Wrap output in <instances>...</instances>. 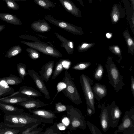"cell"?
<instances>
[{"mask_svg":"<svg viewBox=\"0 0 134 134\" xmlns=\"http://www.w3.org/2000/svg\"><path fill=\"white\" fill-rule=\"evenodd\" d=\"M17 70L20 77L24 80L25 76L28 74L26 71V66L22 63H18L17 65Z\"/></svg>","mask_w":134,"mask_h":134,"instance_id":"cell-29","label":"cell"},{"mask_svg":"<svg viewBox=\"0 0 134 134\" xmlns=\"http://www.w3.org/2000/svg\"><path fill=\"white\" fill-rule=\"evenodd\" d=\"M106 36L107 38H109L111 37L112 35L111 34H110L109 33H107Z\"/></svg>","mask_w":134,"mask_h":134,"instance_id":"cell-51","label":"cell"},{"mask_svg":"<svg viewBox=\"0 0 134 134\" xmlns=\"http://www.w3.org/2000/svg\"><path fill=\"white\" fill-rule=\"evenodd\" d=\"M22 51L21 47L19 45H16L11 48L6 53L5 57L8 59L15 56L21 53Z\"/></svg>","mask_w":134,"mask_h":134,"instance_id":"cell-27","label":"cell"},{"mask_svg":"<svg viewBox=\"0 0 134 134\" xmlns=\"http://www.w3.org/2000/svg\"></svg>","mask_w":134,"mask_h":134,"instance_id":"cell-58","label":"cell"},{"mask_svg":"<svg viewBox=\"0 0 134 134\" xmlns=\"http://www.w3.org/2000/svg\"><path fill=\"white\" fill-rule=\"evenodd\" d=\"M108 49L110 52L119 57V59L117 62L120 64L122 59V54L120 47L117 45H112L109 46Z\"/></svg>","mask_w":134,"mask_h":134,"instance_id":"cell-32","label":"cell"},{"mask_svg":"<svg viewBox=\"0 0 134 134\" xmlns=\"http://www.w3.org/2000/svg\"><path fill=\"white\" fill-rule=\"evenodd\" d=\"M86 125L92 134H102L100 130L95 125L88 121H86Z\"/></svg>","mask_w":134,"mask_h":134,"instance_id":"cell-36","label":"cell"},{"mask_svg":"<svg viewBox=\"0 0 134 134\" xmlns=\"http://www.w3.org/2000/svg\"><path fill=\"white\" fill-rule=\"evenodd\" d=\"M106 67L109 82L116 92H119L122 89L124 85L123 77L120 74L115 64L113 61L112 57H108Z\"/></svg>","mask_w":134,"mask_h":134,"instance_id":"cell-1","label":"cell"},{"mask_svg":"<svg viewBox=\"0 0 134 134\" xmlns=\"http://www.w3.org/2000/svg\"><path fill=\"white\" fill-rule=\"evenodd\" d=\"M28 75L34 80L38 89L44 95L45 98L48 99H50L49 92L40 76L33 69L28 70Z\"/></svg>","mask_w":134,"mask_h":134,"instance_id":"cell-9","label":"cell"},{"mask_svg":"<svg viewBox=\"0 0 134 134\" xmlns=\"http://www.w3.org/2000/svg\"><path fill=\"white\" fill-rule=\"evenodd\" d=\"M122 35L126 42L129 53H131L132 55H133L134 53L133 40L131 37L129 31L127 30L123 32Z\"/></svg>","mask_w":134,"mask_h":134,"instance_id":"cell-25","label":"cell"},{"mask_svg":"<svg viewBox=\"0 0 134 134\" xmlns=\"http://www.w3.org/2000/svg\"><path fill=\"white\" fill-rule=\"evenodd\" d=\"M41 123L42 122H40L36 123L28 127L24 130L20 132L19 134H28L30 131L37 128L38 126L40 125Z\"/></svg>","mask_w":134,"mask_h":134,"instance_id":"cell-40","label":"cell"},{"mask_svg":"<svg viewBox=\"0 0 134 134\" xmlns=\"http://www.w3.org/2000/svg\"><path fill=\"white\" fill-rule=\"evenodd\" d=\"M71 64V63L68 59H62L56 63L51 79L53 80L55 79L59 74L65 68L68 69Z\"/></svg>","mask_w":134,"mask_h":134,"instance_id":"cell-19","label":"cell"},{"mask_svg":"<svg viewBox=\"0 0 134 134\" xmlns=\"http://www.w3.org/2000/svg\"><path fill=\"white\" fill-rule=\"evenodd\" d=\"M105 102H104L101 104H99L98 105V107L100 109L99 116L100 124L102 129L104 132H106L110 127L108 112V104L105 107Z\"/></svg>","mask_w":134,"mask_h":134,"instance_id":"cell-12","label":"cell"},{"mask_svg":"<svg viewBox=\"0 0 134 134\" xmlns=\"http://www.w3.org/2000/svg\"><path fill=\"white\" fill-rule=\"evenodd\" d=\"M118 132V130H116L115 131L114 133V134H117Z\"/></svg>","mask_w":134,"mask_h":134,"instance_id":"cell-56","label":"cell"},{"mask_svg":"<svg viewBox=\"0 0 134 134\" xmlns=\"http://www.w3.org/2000/svg\"><path fill=\"white\" fill-rule=\"evenodd\" d=\"M122 132L124 134H134V127H130Z\"/></svg>","mask_w":134,"mask_h":134,"instance_id":"cell-48","label":"cell"},{"mask_svg":"<svg viewBox=\"0 0 134 134\" xmlns=\"http://www.w3.org/2000/svg\"><path fill=\"white\" fill-rule=\"evenodd\" d=\"M62 122L63 124L67 127L69 126L70 124V120L69 118L67 116H64L62 118Z\"/></svg>","mask_w":134,"mask_h":134,"instance_id":"cell-44","label":"cell"},{"mask_svg":"<svg viewBox=\"0 0 134 134\" xmlns=\"http://www.w3.org/2000/svg\"><path fill=\"white\" fill-rule=\"evenodd\" d=\"M31 27L34 31L40 33H44L50 31L51 27L44 19L35 21L32 23Z\"/></svg>","mask_w":134,"mask_h":134,"instance_id":"cell-20","label":"cell"},{"mask_svg":"<svg viewBox=\"0 0 134 134\" xmlns=\"http://www.w3.org/2000/svg\"><path fill=\"white\" fill-rule=\"evenodd\" d=\"M86 108L87 111L89 116H91L95 114V112L90 107L87 106Z\"/></svg>","mask_w":134,"mask_h":134,"instance_id":"cell-49","label":"cell"},{"mask_svg":"<svg viewBox=\"0 0 134 134\" xmlns=\"http://www.w3.org/2000/svg\"><path fill=\"white\" fill-rule=\"evenodd\" d=\"M35 99L34 98L23 96L5 97L0 98V102L9 104H16L17 103L29 100Z\"/></svg>","mask_w":134,"mask_h":134,"instance_id":"cell-22","label":"cell"},{"mask_svg":"<svg viewBox=\"0 0 134 134\" xmlns=\"http://www.w3.org/2000/svg\"><path fill=\"white\" fill-rule=\"evenodd\" d=\"M61 131L59 130L56 126V122L52 126L47 128L45 131L41 132L40 134H61Z\"/></svg>","mask_w":134,"mask_h":134,"instance_id":"cell-30","label":"cell"},{"mask_svg":"<svg viewBox=\"0 0 134 134\" xmlns=\"http://www.w3.org/2000/svg\"><path fill=\"white\" fill-rule=\"evenodd\" d=\"M54 62V60L48 62L43 66L39 71L41 77L46 82L49 80L53 73Z\"/></svg>","mask_w":134,"mask_h":134,"instance_id":"cell-16","label":"cell"},{"mask_svg":"<svg viewBox=\"0 0 134 134\" xmlns=\"http://www.w3.org/2000/svg\"><path fill=\"white\" fill-rule=\"evenodd\" d=\"M80 3V4L83 7H84V5L82 0H77Z\"/></svg>","mask_w":134,"mask_h":134,"instance_id":"cell-52","label":"cell"},{"mask_svg":"<svg viewBox=\"0 0 134 134\" xmlns=\"http://www.w3.org/2000/svg\"><path fill=\"white\" fill-rule=\"evenodd\" d=\"M42 96L40 92L36 89L29 86H24L20 87L17 91L13 92L12 94L6 97L13 96L26 97L34 98L41 96Z\"/></svg>","mask_w":134,"mask_h":134,"instance_id":"cell-11","label":"cell"},{"mask_svg":"<svg viewBox=\"0 0 134 134\" xmlns=\"http://www.w3.org/2000/svg\"><path fill=\"white\" fill-rule=\"evenodd\" d=\"M131 88L132 95L134 97V78L132 75L131 77Z\"/></svg>","mask_w":134,"mask_h":134,"instance_id":"cell-47","label":"cell"},{"mask_svg":"<svg viewBox=\"0 0 134 134\" xmlns=\"http://www.w3.org/2000/svg\"><path fill=\"white\" fill-rule=\"evenodd\" d=\"M14 1H26V0H13Z\"/></svg>","mask_w":134,"mask_h":134,"instance_id":"cell-55","label":"cell"},{"mask_svg":"<svg viewBox=\"0 0 134 134\" xmlns=\"http://www.w3.org/2000/svg\"><path fill=\"white\" fill-rule=\"evenodd\" d=\"M0 110L5 113H20L24 110L13 105L11 104L0 102Z\"/></svg>","mask_w":134,"mask_h":134,"instance_id":"cell-24","label":"cell"},{"mask_svg":"<svg viewBox=\"0 0 134 134\" xmlns=\"http://www.w3.org/2000/svg\"><path fill=\"white\" fill-rule=\"evenodd\" d=\"M67 109V106L61 102H58L55 104V110L57 113L66 111Z\"/></svg>","mask_w":134,"mask_h":134,"instance_id":"cell-39","label":"cell"},{"mask_svg":"<svg viewBox=\"0 0 134 134\" xmlns=\"http://www.w3.org/2000/svg\"><path fill=\"white\" fill-rule=\"evenodd\" d=\"M74 79V78L71 77L67 70L66 69L62 81L65 83L66 86L62 92L73 103L78 105L82 102L80 94L73 81Z\"/></svg>","mask_w":134,"mask_h":134,"instance_id":"cell-3","label":"cell"},{"mask_svg":"<svg viewBox=\"0 0 134 134\" xmlns=\"http://www.w3.org/2000/svg\"><path fill=\"white\" fill-rule=\"evenodd\" d=\"M20 37L24 39H28L34 41V42H40L39 40L36 37L29 35H22L19 36Z\"/></svg>","mask_w":134,"mask_h":134,"instance_id":"cell-43","label":"cell"},{"mask_svg":"<svg viewBox=\"0 0 134 134\" xmlns=\"http://www.w3.org/2000/svg\"><path fill=\"white\" fill-rule=\"evenodd\" d=\"M14 89L10 87H6L0 84V98L12 94L14 92Z\"/></svg>","mask_w":134,"mask_h":134,"instance_id":"cell-31","label":"cell"},{"mask_svg":"<svg viewBox=\"0 0 134 134\" xmlns=\"http://www.w3.org/2000/svg\"><path fill=\"white\" fill-rule=\"evenodd\" d=\"M43 129L41 127L37 128L30 131L28 134H40Z\"/></svg>","mask_w":134,"mask_h":134,"instance_id":"cell-45","label":"cell"},{"mask_svg":"<svg viewBox=\"0 0 134 134\" xmlns=\"http://www.w3.org/2000/svg\"><path fill=\"white\" fill-rule=\"evenodd\" d=\"M80 82L83 91L87 106L96 112L95 98L92 89L93 81L86 75L82 74L80 77Z\"/></svg>","mask_w":134,"mask_h":134,"instance_id":"cell-4","label":"cell"},{"mask_svg":"<svg viewBox=\"0 0 134 134\" xmlns=\"http://www.w3.org/2000/svg\"><path fill=\"white\" fill-rule=\"evenodd\" d=\"M134 127V107L129 111H126L122 118V122L118 127V132H122L128 128Z\"/></svg>","mask_w":134,"mask_h":134,"instance_id":"cell-10","label":"cell"},{"mask_svg":"<svg viewBox=\"0 0 134 134\" xmlns=\"http://www.w3.org/2000/svg\"><path fill=\"white\" fill-rule=\"evenodd\" d=\"M103 72L104 69L103 66L101 64H100L97 66L94 74V77L96 80L99 81L102 78Z\"/></svg>","mask_w":134,"mask_h":134,"instance_id":"cell-35","label":"cell"},{"mask_svg":"<svg viewBox=\"0 0 134 134\" xmlns=\"http://www.w3.org/2000/svg\"><path fill=\"white\" fill-rule=\"evenodd\" d=\"M56 126L57 128L60 131L64 130L67 128L62 123L56 122Z\"/></svg>","mask_w":134,"mask_h":134,"instance_id":"cell-46","label":"cell"},{"mask_svg":"<svg viewBox=\"0 0 134 134\" xmlns=\"http://www.w3.org/2000/svg\"><path fill=\"white\" fill-rule=\"evenodd\" d=\"M0 19L12 24L19 25H22L20 20L15 15L6 13H0Z\"/></svg>","mask_w":134,"mask_h":134,"instance_id":"cell-23","label":"cell"},{"mask_svg":"<svg viewBox=\"0 0 134 134\" xmlns=\"http://www.w3.org/2000/svg\"><path fill=\"white\" fill-rule=\"evenodd\" d=\"M125 8L126 18L130 28L134 34V10L131 8L129 0H122Z\"/></svg>","mask_w":134,"mask_h":134,"instance_id":"cell-17","label":"cell"},{"mask_svg":"<svg viewBox=\"0 0 134 134\" xmlns=\"http://www.w3.org/2000/svg\"><path fill=\"white\" fill-rule=\"evenodd\" d=\"M10 128L6 125L4 123H0V134H6V132Z\"/></svg>","mask_w":134,"mask_h":134,"instance_id":"cell-42","label":"cell"},{"mask_svg":"<svg viewBox=\"0 0 134 134\" xmlns=\"http://www.w3.org/2000/svg\"><path fill=\"white\" fill-rule=\"evenodd\" d=\"M88 3L90 4H92L93 2V0H88Z\"/></svg>","mask_w":134,"mask_h":134,"instance_id":"cell-54","label":"cell"},{"mask_svg":"<svg viewBox=\"0 0 134 134\" xmlns=\"http://www.w3.org/2000/svg\"><path fill=\"white\" fill-rule=\"evenodd\" d=\"M28 110L31 114L39 118L42 123H44L53 124L54 120L57 117L54 112L49 110L34 109Z\"/></svg>","mask_w":134,"mask_h":134,"instance_id":"cell-7","label":"cell"},{"mask_svg":"<svg viewBox=\"0 0 134 134\" xmlns=\"http://www.w3.org/2000/svg\"><path fill=\"white\" fill-rule=\"evenodd\" d=\"M108 112L110 127L114 128L117 126L122 113L119 106L116 105L115 101L108 104Z\"/></svg>","mask_w":134,"mask_h":134,"instance_id":"cell-8","label":"cell"},{"mask_svg":"<svg viewBox=\"0 0 134 134\" xmlns=\"http://www.w3.org/2000/svg\"><path fill=\"white\" fill-rule=\"evenodd\" d=\"M65 10L75 16L81 18V10L70 0H58Z\"/></svg>","mask_w":134,"mask_h":134,"instance_id":"cell-14","label":"cell"},{"mask_svg":"<svg viewBox=\"0 0 134 134\" xmlns=\"http://www.w3.org/2000/svg\"><path fill=\"white\" fill-rule=\"evenodd\" d=\"M125 9L121 4H114L112 7L110 16L111 21L113 24L117 23L121 19L125 16Z\"/></svg>","mask_w":134,"mask_h":134,"instance_id":"cell-13","label":"cell"},{"mask_svg":"<svg viewBox=\"0 0 134 134\" xmlns=\"http://www.w3.org/2000/svg\"><path fill=\"white\" fill-rule=\"evenodd\" d=\"M6 3L7 7L10 9L17 10L19 8L18 4L13 0H2Z\"/></svg>","mask_w":134,"mask_h":134,"instance_id":"cell-38","label":"cell"},{"mask_svg":"<svg viewBox=\"0 0 134 134\" xmlns=\"http://www.w3.org/2000/svg\"><path fill=\"white\" fill-rule=\"evenodd\" d=\"M67 106V109L66 111L67 116L70 120V124L67 129L71 131L77 128L85 130L87 125L86 121L81 110L72 105Z\"/></svg>","mask_w":134,"mask_h":134,"instance_id":"cell-2","label":"cell"},{"mask_svg":"<svg viewBox=\"0 0 134 134\" xmlns=\"http://www.w3.org/2000/svg\"><path fill=\"white\" fill-rule=\"evenodd\" d=\"M44 18L51 24L72 34L81 35L84 33L81 27L64 21L57 19L51 15H46Z\"/></svg>","mask_w":134,"mask_h":134,"instance_id":"cell-6","label":"cell"},{"mask_svg":"<svg viewBox=\"0 0 134 134\" xmlns=\"http://www.w3.org/2000/svg\"><path fill=\"white\" fill-rule=\"evenodd\" d=\"M99 0V1H102V0Z\"/></svg>","mask_w":134,"mask_h":134,"instance_id":"cell-57","label":"cell"},{"mask_svg":"<svg viewBox=\"0 0 134 134\" xmlns=\"http://www.w3.org/2000/svg\"><path fill=\"white\" fill-rule=\"evenodd\" d=\"M91 64V63L89 62L80 63L74 65L72 67V69L77 70H83L87 68Z\"/></svg>","mask_w":134,"mask_h":134,"instance_id":"cell-37","label":"cell"},{"mask_svg":"<svg viewBox=\"0 0 134 134\" xmlns=\"http://www.w3.org/2000/svg\"><path fill=\"white\" fill-rule=\"evenodd\" d=\"M52 102H51L48 104H45L39 99H35L19 102L16 104L21 106L28 110L37 109L47 105L52 104Z\"/></svg>","mask_w":134,"mask_h":134,"instance_id":"cell-15","label":"cell"},{"mask_svg":"<svg viewBox=\"0 0 134 134\" xmlns=\"http://www.w3.org/2000/svg\"><path fill=\"white\" fill-rule=\"evenodd\" d=\"M54 34L61 42L60 46L65 49L68 54L70 55L72 54L74 51L73 41L67 39L57 32H54Z\"/></svg>","mask_w":134,"mask_h":134,"instance_id":"cell-21","label":"cell"},{"mask_svg":"<svg viewBox=\"0 0 134 134\" xmlns=\"http://www.w3.org/2000/svg\"><path fill=\"white\" fill-rule=\"evenodd\" d=\"M92 89L95 98L99 102L107 95V89L104 84L96 83L92 86Z\"/></svg>","mask_w":134,"mask_h":134,"instance_id":"cell-18","label":"cell"},{"mask_svg":"<svg viewBox=\"0 0 134 134\" xmlns=\"http://www.w3.org/2000/svg\"><path fill=\"white\" fill-rule=\"evenodd\" d=\"M5 28V26L3 25H0V32Z\"/></svg>","mask_w":134,"mask_h":134,"instance_id":"cell-53","label":"cell"},{"mask_svg":"<svg viewBox=\"0 0 134 134\" xmlns=\"http://www.w3.org/2000/svg\"><path fill=\"white\" fill-rule=\"evenodd\" d=\"M95 45V43L83 42L79 44L77 47V49L80 52H83L87 51L93 47Z\"/></svg>","mask_w":134,"mask_h":134,"instance_id":"cell-33","label":"cell"},{"mask_svg":"<svg viewBox=\"0 0 134 134\" xmlns=\"http://www.w3.org/2000/svg\"><path fill=\"white\" fill-rule=\"evenodd\" d=\"M20 42L29 47L33 48L43 53L56 58H60L62 53L53 46L47 43L40 42H30L24 41Z\"/></svg>","mask_w":134,"mask_h":134,"instance_id":"cell-5","label":"cell"},{"mask_svg":"<svg viewBox=\"0 0 134 134\" xmlns=\"http://www.w3.org/2000/svg\"><path fill=\"white\" fill-rule=\"evenodd\" d=\"M26 51L29 53V56L32 59H36L40 57L41 55L39 52L33 48H27L26 49Z\"/></svg>","mask_w":134,"mask_h":134,"instance_id":"cell-34","label":"cell"},{"mask_svg":"<svg viewBox=\"0 0 134 134\" xmlns=\"http://www.w3.org/2000/svg\"><path fill=\"white\" fill-rule=\"evenodd\" d=\"M66 85L65 83L62 81L58 83L57 87V91L55 97L53 98V100L52 101V102H53L54 100L58 94L64 89L66 87Z\"/></svg>","mask_w":134,"mask_h":134,"instance_id":"cell-41","label":"cell"},{"mask_svg":"<svg viewBox=\"0 0 134 134\" xmlns=\"http://www.w3.org/2000/svg\"><path fill=\"white\" fill-rule=\"evenodd\" d=\"M34 2L42 8L49 10L50 8H53L55 4L50 0H33Z\"/></svg>","mask_w":134,"mask_h":134,"instance_id":"cell-28","label":"cell"},{"mask_svg":"<svg viewBox=\"0 0 134 134\" xmlns=\"http://www.w3.org/2000/svg\"><path fill=\"white\" fill-rule=\"evenodd\" d=\"M131 8L134 10V0H130Z\"/></svg>","mask_w":134,"mask_h":134,"instance_id":"cell-50","label":"cell"},{"mask_svg":"<svg viewBox=\"0 0 134 134\" xmlns=\"http://www.w3.org/2000/svg\"><path fill=\"white\" fill-rule=\"evenodd\" d=\"M4 80L10 85H16L23 82V80L20 77L11 74L9 76L1 78Z\"/></svg>","mask_w":134,"mask_h":134,"instance_id":"cell-26","label":"cell"}]
</instances>
